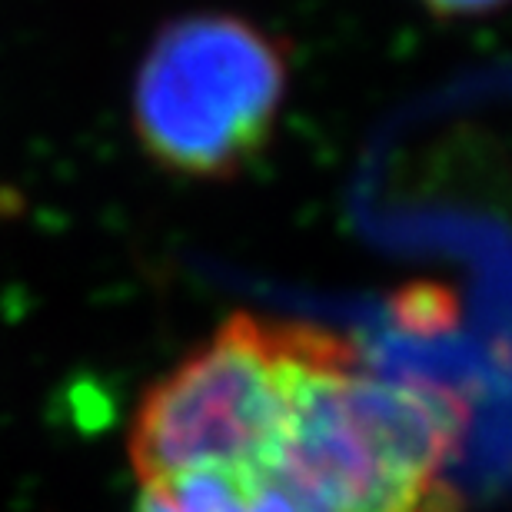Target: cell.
Here are the masks:
<instances>
[{
    "label": "cell",
    "instance_id": "cell-1",
    "mask_svg": "<svg viewBox=\"0 0 512 512\" xmlns=\"http://www.w3.org/2000/svg\"><path fill=\"white\" fill-rule=\"evenodd\" d=\"M456 439L459 409L446 393L363 370L333 333L306 366L266 479L300 512H459Z\"/></svg>",
    "mask_w": 512,
    "mask_h": 512
},
{
    "label": "cell",
    "instance_id": "cell-2",
    "mask_svg": "<svg viewBox=\"0 0 512 512\" xmlns=\"http://www.w3.org/2000/svg\"><path fill=\"white\" fill-rule=\"evenodd\" d=\"M290 67V44L233 10L163 20L133 74V137L160 170L233 180L273 140Z\"/></svg>",
    "mask_w": 512,
    "mask_h": 512
},
{
    "label": "cell",
    "instance_id": "cell-3",
    "mask_svg": "<svg viewBox=\"0 0 512 512\" xmlns=\"http://www.w3.org/2000/svg\"><path fill=\"white\" fill-rule=\"evenodd\" d=\"M333 333L237 313L140 399L130 459L143 483L193 473L266 479L300 380Z\"/></svg>",
    "mask_w": 512,
    "mask_h": 512
},
{
    "label": "cell",
    "instance_id": "cell-4",
    "mask_svg": "<svg viewBox=\"0 0 512 512\" xmlns=\"http://www.w3.org/2000/svg\"><path fill=\"white\" fill-rule=\"evenodd\" d=\"M137 512H300L273 479L193 473L143 483Z\"/></svg>",
    "mask_w": 512,
    "mask_h": 512
},
{
    "label": "cell",
    "instance_id": "cell-5",
    "mask_svg": "<svg viewBox=\"0 0 512 512\" xmlns=\"http://www.w3.org/2000/svg\"><path fill=\"white\" fill-rule=\"evenodd\" d=\"M512 0H423V7L429 14L443 17V20H469V17H486L496 10L509 7Z\"/></svg>",
    "mask_w": 512,
    "mask_h": 512
}]
</instances>
